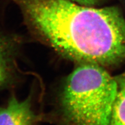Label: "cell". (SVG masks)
Here are the masks:
<instances>
[{"instance_id": "obj_2", "label": "cell", "mask_w": 125, "mask_h": 125, "mask_svg": "<svg viewBox=\"0 0 125 125\" xmlns=\"http://www.w3.org/2000/svg\"><path fill=\"white\" fill-rule=\"evenodd\" d=\"M117 93L116 78L104 67L79 64L68 76L62 92L65 125H111Z\"/></svg>"}, {"instance_id": "obj_3", "label": "cell", "mask_w": 125, "mask_h": 125, "mask_svg": "<svg viewBox=\"0 0 125 125\" xmlns=\"http://www.w3.org/2000/svg\"><path fill=\"white\" fill-rule=\"evenodd\" d=\"M37 121L30 97L20 100L13 96L0 107V125H37Z\"/></svg>"}, {"instance_id": "obj_6", "label": "cell", "mask_w": 125, "mask_h": 125, "mask_svg": "<svg viewBox=\"0 0 125 125\" xmlns=\"http://www.w3.org/2000/svg\"><path fill=\"white\" fill-rule=\"evenodd\" d=\"M76 4L88 7H94L96 5L99 4L104 0H68Z\"/></svg>"}, {"instance_id": "obj_7", "label": "cell", "mask_w": 125, "mask_h": 125, "mask_svg": "<svg viewBox=\"0 0 125 125\" xmlns=\"http://www.w3.org/2000/svg\"></svg>"}, {"instance_id": "obj_5", "label": "cell", "mask_w": 125, "mask_h": 125, "mask_svg": "<svg viewBox=\"0 0 125 125\" xmlns=\"http://www.w3.org/2000/svg\"><path fill=\"white\" fill-rule=\"evenodd\" d=\"M8 74V62L6 52L0 45V85L5 82Z\"/></svg>"}, {"instance_id": "obj_4", "label": "cell", "mask_w": 125, "mask_h": 125, "mask_svg": "<svg viewBox=\"0 0 125 125\" xmlns=\"http://www.w3.org/2000/svg\"><path fill=\"white\" fill-rule=\"evenodd\" d=\"M118 93L112 115L111 125H125V73L116 78Z\"/></svg>"}, {"instance_id": "obj_1", "label": "cell", "mask_w": 125, "mask_h": 125, "mask_svg": "<svg viewBox=\"0 0 125 125\" xmlns=\"http://www.w3.org/2000/svg\"><path fill=\"white\" fill-rule=\"evenodd\" d=\"M16 1L38 32L67 58L104 67L125 59V18L118 8L68 0Z\"/></svg>"}]
</instances>
